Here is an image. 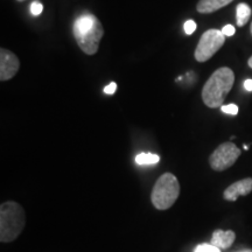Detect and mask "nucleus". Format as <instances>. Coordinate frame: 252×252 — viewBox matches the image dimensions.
Segmentation results:
<instances>
[{"label": "nucleus", "instance_id": "f257e3e1", "mask_svg": "<svg viewBox=\"0 0 252 252\" xmlns=\"http://www.w3.org/2000/svg\"><path fill=\"white\" fill-rule=\"evenodd\" d=\"M234 83L235 74L232 69L229 67L219 68L208 78L202 88L201 96L203 103L210 109L220 108L234 87Z\"/></svg>", "mask_w": 252, "mask_h": 252}, {"label": "nucleus", "instance_id": "9b49d317", "mask_svg": "<svg viewBox=\"0 0 252 252\" xmlns=\"http://www.w3.org/2000/svg\"><path fill=\"white\" fill-rule=\"evenodd\" d=\"M251 17V7L245 2H241L236 7V23L238 27H243L248 24Z\"/></svg>", "mask_w": 252, "mask_h": 252}, {"label": "nucleus", "instance_id": "6ab92c4d", "mask_svg": "<svg viewBox=\"0 0 252 252\" xmlns=\"http://www.w3.org/2000/svg\"><path fill=\"white\" fill-rule=\"evenodd\" d=\"M244 88H245V90L252 91V80H245Z\"/></svg>", "mask_w": 252, "mask_h": 252}, {"label": "nucleus", "instance_id": "6e6552de", "mask_svg": "<svg viewBox=\"0 0 252 252\" xmlns=\"http://www.w3.org/2000/svg\"><path fill=\"white\" fill-rule=\"evenodd\" d=\"M252 191V178H247L230 185L223 193L226 201H236L239 196H247Z\"/></svg>", "mask_w": 252, "mask_h": 252}, {"label": "nucleus", "instance_id": "4be33fe9", "mask_svg": "<svg viewBox=\"0 0 252 252\" xmlns=\"http://www.w3.org/2000/svg\"><path fill=\"white\" fill-rule=\"evenodd\" d=\"M17 1H19V2H23V1H26V0H17Z\"/></svg>", "mask_w": 252, "mask_h": 252}, {"label": "nucleus", "instance_id": "f3484780", "mask_svg": "<svg viewBox=\"0 0 252 252\" xmlns=\"http://www.w3.org/2000/svg\"><path fill=\"white\" fill-rule=\"evenodd\" d=\"M235 32H236V30L232 25H226V26L222 28V33L224 34L225 36H232L235 34Z\"/></svg>", "mask_w": 252, "mask_h": 252}, {"label": "nucleus", "instance_id": "39448f33", "mask_svg": "<svg viewBox=\"0 0 252 252\" xmlns=\"http://www.w3.org/2000/svg\"><path fill=\"white\" fill-rule=\"evenodd\" d=\"M225 42V35L220 30H208L204 32L198 41L196 49L194 52V58L197 62L203 63L210 60Z\"/></svg>", "mask_w": 252, "mask_h": 252}, {"label": "nucleus", "instance_id": "7ed1b4c3", "mask_svg": "<svg viewBox=\"0 0 252 252\" xmlns=\"http://www.w3.org/2000/svg\"><path fill=\"white\" fill-rule=\"evenodd\" d=\"M26 216L20 204L7 201L0 207V242L9 243L20 236L25 228Z\"/></svg>", "mask_w": 252, "mask_h": 252}, {"label": "nucleus", "instance_id": "f03ea898", "mask_svg": "<svg viewBox=\"0 0 252 252\" xmlns=\"http://www.w3.org/2000/svg\"><path fill=\"white\" fill-rule=\"evenodd\" d=\"M72 33L78 47L87 55H94L99 49L104 28L98 18L87 13L78 17L72 26Z\"/></svg>", "mask_w": 252, "mask_h": 252}, {"label": "nucleus", "instance_id": "aec40b11", "mask_svg": "<svg viewBox=\"0 0 252 252\" xmlns=\"http://www.w3.org/2000/svg\"><path fill=\"white\" fill-rule=\"evenodd\" d=\"M248 64H249V67H250V68H252V56H251V58H250V59H249V60H248Z\"/></svg>", "mask_w": 252, "mask_h": 252}, {"label": "nucleus", "instance_id": "20e7f679", "mask_svg": "<svg viewBox=\"0 0 252 252\" xmlns=\"http://www.w3.org/2000/svg\"><path fill=\"white\" fill-rule=\"evenodd\" d=\"M180 195V184L172 173H165L160 176L154 185L151 201L159 210L169 209L176 202Z\"/></svg>", "mask_w": 252, "mask_h": 252}, {"label": "nucleus", "instance_id": "ddd939ff", "mask_svg": "<svg viewBox=\"0 0 252 252\" xmlns=\"http://www.w3.org/2000/svg\"><path fill=\"white\" fill-rule=\"evenodd\" d=\"M195 252H220V249L213 244H201L195 249Z\"/></svg>", "mask_w": 252, "mask_h": 252}, {"label": "nucleus", "instance_id": "412c9836", "mask_svg": "<svg viewBox=\"0 0 252 252\" xmlns=\"http://www.w3.org/2000/svg\"><path fill=\"white\" fill-rule=\"evenodd\" d=\"M250 32H251V35H252V23H251V26H250Z\"/></svg>", "mask_w": 252, "mask_h": 252}, {"label": "nucleus", "instance_id": "1a4fd4ad", "mask_svg": "<svg viewBox=\"0 0 252 252\" xmlns=\"http://www.w3.org/2000/svg\"><path fill=\"white\" fill-rule=\"evenodd\" d=\"M236 239V234L232 230H228V231H223V230H215L213 234L212 242L210 244L215 245V247L226 250L234 244Z\"/></svg>", "mask_w": 252, "mask_h": 252}, {"label": "nucleus", "instance_id": "4468645a", "mask_svg": "<svg viewBox=\"0 0 252 252\" xmlns=\"http://www.w3.org/2000/svg\"><path fill=\"white\" fill-rule=\"evenodd\" d=\"M220 110H222V112L228 113V115H232V116H236L239 111L238 106L236 105V104H228V105H222V106H220Z\"/></svg>", "mask_w": 252, "mask_h": 252}, {"label": "nucleus", "instance_id": "f8f14e48", "mask_svg": "<svg viewBox=\"0 0 252 252\" xmlns=\"http://www.w3.org/2000/svg\"><path fill=\"white\" fill-rule=\"evenodd\" d=\"M160 161V157L153 153H140L135 157V163L140 166L156 165Z\"/></svg>", "mask_w": 252, "mask_h": 252}, {"label": "nucleus", "instance_id": "a211bd4d", "mask_svg": "<svg viewBox=\"0 0 252 252\" xmlns=\"http://www.w3.org/2000/svg\"><path fill=\"white\" fill-rule=\"evenodd\" d=\"M116 90H117V84H116L115 82H111L109 86H106L105 88H104V93H105L106 94H113L116 93Z\"/></svg>", "mask_w": 252, "mask_h": 252}, {"label": "nucleus", "instance_id": "2eb2a0df", "mask_svg": "<svg viewBox=\"0 0 252 252\" xmlns=\"http://www.w3.org/2000/svg\"><path fill=\"white\" fill-rule=\"evenodd\" d=\"M43 12V5L40 1H33L31 5V13L34 17H39V15Z\"/></svg>", "mask_w": 252, "mask_h": 252}, {"label": "nucleus", "instance_id": "423d86ee", "mask_svg": "<svg viewBox=\"0 0 252 252\" xmlns=\"http://www.w3.org/2000/svg\"><path fill=\"white\" fill-rule=\"evenodd\" d=\"M239 156H241V150L234 143L226 141L220 144L212 153V156L209 157V165L214 171L223 172L234 165Z\"/></svg>", "mask_w": 252, "mask_h": 252}, {"label": "nucleus", "instance_id": "0eeeda50", "mask_svg": "<svg viewBox=\"0 0 252 252\" xmlns=\"http://www.w3.org/2000/svg\"><path fill=\"white\" fill-rule=\"evenodd\" d=\"M20 68L18 56L11 50L0 48V81L5 82L13 78Z\"/></svg>", "mask_w": 252, "mask_h": 252}, {"label": "nucleus", "instance_id": "dca6fc26", "mask_svg": "<svg viewBox=\"0 0 252 252\" xmlns=\"http://www.w3.org/2000/svg\"><path fill=\"white\" fill-rule=\"evenodd\" d=\"M184 30L187 35H191L196 31V23L194 20H187L184 25Z\"/></svg>", "mask_w": 252, "mask_h": 252}, {"label": "nucleus", "instance_id": "9d476101", "mask_svg": "<svg viewBox=\"0 0 252 252\" xmlns=\"http://www.w3.org/2000/svg\"><path fill=\"white\" fill-rule=\"evenodd\" d=\"M234 0H198L196 11L201 14H210L228 6Z\"/></svg>", "mask_w": 252, "mask_h": 252}]
</instances>
